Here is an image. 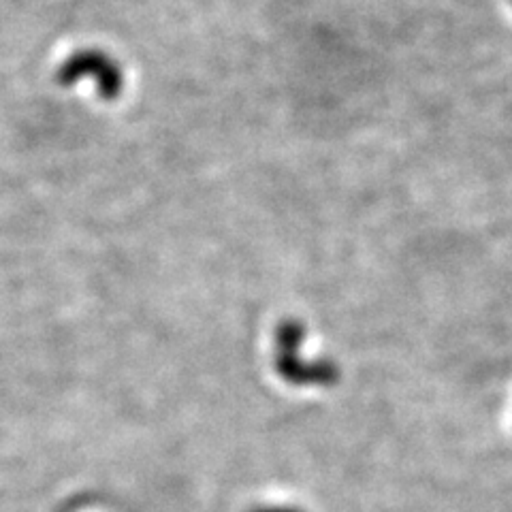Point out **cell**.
Returning <instances> with one entry per match:
<instances>
[{
  "instance_id": "cell-2",
  "label": "cell",
  "mask_w": 512,
  "mask_h": 512,
  "mask_svg": "<svg viewBox=\"0 0 512 512\" xmlns=\"http://www.w3.org/2000/svg\"><path fill=\"white\" fill-rule=\"evenodd\" d=\"M56 77L67 88L79 82V79L92 77L96 82V90H99L105 101L118 99L124 88V73L120 64L101 50H77L60 64Z\"/></svg>"
},
{
  "instance_id": "cell-1",
  "label": "cell",
  "mask_w": 512,
  "mask_h": 512,
  "mask_svg": "<svg viewBox=\"0 0 512 512\" xmlns=\"http://www.w3.org/2000/svg\"><path fill=\"white\" fill-rule=\"evenodd\" d=\"M306 338V327L299 320L286 318L276 329L274 365L282 380L293 387H327L338 380V370L329 361L308 363L299 357V348Z\"/></svg>"
},
{
  "instance_id": "cell-3",
  "label": "cell",
  "mask_w": 512,
  "mask_h": 512,
  "mask_svg": "<svg viewBox=\"0 0 512 512\" xmlns=\"http://www.w3.org/2000/svg\"><path fill=\"white\" fill-rule=\"evenodd\" d=\"M248 512H303L297 506H284V504H265V506H256L250 508Z\"/></svg>"
}]
</instances>
